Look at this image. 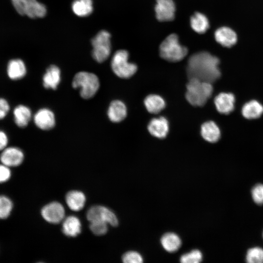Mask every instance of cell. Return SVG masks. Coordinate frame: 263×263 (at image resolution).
Wrapping results in <instances>:
<instances>
[{"label":"cell","instance_id":"cell-22","mask_svg":"<svg viewBox=\"0 0 263 263\" xmlns=\"http://www.w3.org/2000/svg\"><path fill=\"white\" fill-rule=\"evenodd\" d=\"M160 242L164 249L170 253L177 251L182 244L181 240L179 236L173 232L164 234L162 236Z\"/></svg>","mask_w":263,"mask_h":263},{"label":"cell","instance_id":"cell-35","mask_svg":"<svg viewBox=\"0 0 263 263\" xmlns=\"http://www.w3.org/2000/svg\"><path fill=\"white\" fill-rule=\"evenodd\" d=\"M10 106L7 100L0 97V119L4 118L8 113Z\"/></svg>","mask_w":263,"mask_h":263},{"label":"cell","instance_id":"cell-10","mask_svg":"<svg viewBox=\"0 0 263 263\" xmlns=\"http://www.w3.org/2000/svg\"><path fill=\"white\" fill-rule=\"evenodd\" d=\"M154 9L160 21H169L174 18L175 5L173 0H156Z\"/></svg>","mask_w":263,"mask_h":263},{"label":"cell","instance_id":"cell-27","mask_svg":"<svg viewBox=\"0 0 263 263\" xmlns=\"http://www.w3.org/2000/svg\"><path fill=\"white\" fill-rule=\"evenodd\" d=\"M73 12L77 16L85 17L93 11L92 0H75L72 4Z\"/></svg>","mask_w":263,"mask_h":263},{"label":"cell","instance_id":"cell-31","mask_svg":"<svg viewBox=\"0 0 263 263\" xmlns=\"http://www.w3.org/2000/svg\"><path fill=\"white\" fill-rule=\"evenodd\" d=\"M122 259L125 263H141L143 262V258L141 255L134 251L126 252L122 256Z\"/></svg>","mask_w":263,"mask_h":263},{"label":"cell","instance_id":"cell-29","mask_svg":"<svg viewBox=\"0 0 263 263\" xmlns=\"http://www.w3.org/2000/svg\"><path fill=\"white\" fill-rule=\"evenodd\" d=\"M203 255L198 249H194L182 255L180 261L182 263H199L202 261Z\"/></svg>","mask_w":263,"mask_h":263},{"label":"cell","instance_id":"cell-15","mask_svg":"<svg viewBox=\"0 0 263 263\" xmlns=\"http://www.w3.org/2000/svg\"><path fill=\"white\" fill-rule=\"evenodd\" d=\"M148 130L152 136L160 139L164 138L169 132V122L164 117L153 118L149 123Z\"/></svg>","mask_w":263,"mask_h":263},{"label":"cell","instance_id":"cell-30","mask_svg":"<svg viewBox=\"0 0 263 263\" xmlns=\"http://www.w3.org/2000/svg\"><path fill=\"white\" fill-rule=\"evenodd\" d=\"M13 208L11 200L5 196H0V219L7 218Z\"/></svg>","mask_w":263,"mask_h":263},{"label":"cell","instance_id":"cell-37","mask_svg":"<svg viewBox=\"0 0 263 263\" xmlns=\"http://www.w3.org/2000/svg\"></svg>","mask_w":263,"mask_h":263},{"label":"cell","instance_id":"cell-11","mask_svg":"<svg viewBox=\"0 0 263 263\" xmlns=\"http://www.w3.org/2000/svg\"><path fill=\"white\" fill-rule=\"evenodd\" d=\"M24 159L22 151L17 147H6L2 150L0 156L2 164L9 167H16L20 165Z\"/></svg>","mask_w":263,"mask_h":263},{"label":"cell","instance_id":"cell-20","mask_svg":"<svg viewBox=\"0 0 263 263\" xmlns=\"http://www.w3.org/2000/svg\"><path fill=\"white\" fill-rule=\"evenodd\" d=\"M65 200L68 206L71 209L74 211H79L84 207L86 198L83 192L77 190H73L67 193Z\"/></svg>","mask_w":263,"mask_h":263},{"label":"cell","instance_id":"cell-1","mask_svg":"<svg viewBox=\"0 0 263 263\" xmlns=\"http://www.w3.org/2000/svg\"><path fill=\"white\" fill-rule=\"evenodd\" d=\"M220 60L209 53H195L189 58L187 73L189 79L196 78L212 83L221 76Z\"/></svg>","mask_w":263,"mask_h":263},{"label":"cell","instance_id":"cell-3","mask_svg":"<svg viewBox=\"0 0 263 263\" xmlns=\"http://www.w3.org/2000/svg\"><path fill=\"white\" fill-rule=\"evenodd\" d=\"M72 86L75 89H80V95L84 99L93 97L100 87L98 77L94 74L81 71L74 76Z\"/></svg>","mask_w":263,"mask_h":263},{"label":"cell","instance_id":"cell-24","mask_svg":"<svg viewBox=\"0 0 263 263\" xmlns=\"http://www.w3.org/2000/svg\"><path fill=\"white\" fill-rule=\"evenodd\" d=\"M81 225L79 219L74 216L67 217L62 224V231L69 237H75L81 232Z\"/></svg>","mask_w":263,"mask_h":263},{"label":"cell","instance_id":"cell-26","mask_svg":"<svg viewBox=\"0 0 263 263\" xmlns=\"http://www.w3.org/2000/svg\"><path fill=\"white\" fill-rule=\"evenodd\" d=\"M192 29L199 34L205 33L209 28V21L207 17L202 13L196 12L190 18Z\"/></svg>","mask_w":263,"mask_h":263},{"label":"cell","instance_id":"cell-7","mask_svg":"<svg viewBox=\"0 0 263 263\" xmlns=\"http://www.w3.org/2000/svg\"><path fill=\"white\" fill-rule=\"evenodd\" d=\"M16 11L21 16L32 19L44 17L47 13L46 6L37 0H11Z\"/></svg>","mask_w":263,"mask_h":263},{"label":"cell","instance_id":"cell-2","mask_svg":"<svg viewBox=\"0 0 263 263\" xmlns=\"http://www.w3.org/2000/svg\"><path fill=\"white\" fill-rule=\"evenodd\" d=\"M212 92L213 87L211 83L190 78L187 85L186 98L192 105L201 107L206 103Z\"/></svg>","mask_w":263,"mask_h":263},{"label":"cell","instance_id":"cell-5","mask_svg":"<svg viewBox=\"0 0 263 263\" xmlns=\"http://www.w3.org/2000/svg\"><path fill=\"white\" fill-rule=\"evenodd\" d=\"M129 53L125 50L117 51L113 56L111 67L113 72L119 77L128 78L136 72L137 67L129 62Z\"/></svg>","mask_w":263,"mask_h":263},{"label":"cell","instance_id":"cell-19","mask_svg":"<svg viewBox=\"0 0 263 263\" xmlns=\"http://www.w3.org/2000/svg\"><path fill=\"white\" fill-rule=\"evenodd\" d=\"M201 133L205 140L210 143L217 142L221 136V132L218 126L212 121L205 122L202 124Z\"/></svg>","mask_w":263,"mask_h":263},{"label":"cell","instance_id":"cell-13","mask_svg":"<svg viewBox=\"0 0 263 263\" xmlns=\"http://www.w3.org/2000/svg\"><path fill=\"white\" fill-rule=\"evenodd\" d=\"M216 41L223 47L230 48L237 41L236 32L231 28L223 26L217 29L214 33Z\"/></svg>","mask_w":263,"mask_h":263},{"label":"cell","instance_id":"cell-9","mask_svg":"<svg viewBox=\"0 0 263 263\" xmlns=\"http://www.w3.org/2000/svg\"><path fill=\"white\" fill-rule=\"evenodd\" d=\"M41 213L46 221L52 224L59 223L65 216V210L63 206L56 202L45 206L42 208Z\"/></svg>","mask_w":263,"mask_h":263},{"label":"cell","instance_id":"cell-21","mask_svg":"<svg viewBox=\"0 0 263 263\" xmlns=\"http://www.w3.org/2000/svg\"><path fill=\"white\" fill-rule=\"evenodd\" d=\"M13 114L15 123L20 128L26 127L32 117L30 108L23 105H19L16 107Z\"/></svg>","mask_w":263,"mask_h":263},{"label":"cell","instance_id":"cell-34","mask_svg":"<svg viewBox=\"0 0 263 263\" xmlns=\"http://www.w3.org/2000/svg\"><path fill=\"white\" fill-rule=\"evenodd\" d=\"M9 167L2 164L0 165V183L8 181L11 177Z\"/></svg>","mask_w":263,"mask_h":263},{"label":"cell","instance_id":"cell-33","mask_svg":"<svg viewBox=\"0 0 263 263\" xmlns=\"http://www.w3.org/2000/svg\"><path fill=\"white\" fill-rule=\"evenodd\" d=\"M251 195L253 201L257 205H263V184H258L251 190Z\"/></svg>","mask_w":263,"mask_h":263},{"label":"cell","instance_id":"cell-12","mask_svg":"<svg viewBox=\"0 0 263 263\" xmlns=\"http://www.w3.org/2000/svg\"><path fill=\"white\" fill-rule=\"evenodd\" d=\"M35 124L42 130H49L54 127L56 118L54 113L48 108L39 109L34 116Z\"/></svg>","mask_w":263,"mask_h":263},{"label":"cell","instance_id":"cell-14","mask_svg":"<svg viewBox=\"0 0 263 263\" xmlns=\"http://www.w3.org/2000/svg\"><path fill=\"white\" fill-rule=\"evenodd\" d=\"M235 96L231 93H221L214 98V104L218 112L228 114L234 109Z\"/></svg>","mask_w":263,"mask_h":263},{"label":"cell","instance_id":"cell-17","mask_svg":"<svg viewBox=\"0 0 263 263\" xmlns=\"http://www.w3.org/2000/svg\"><path fill=\"white\" fill-rule=\"evenodd\" d=\"M127 114V108L121 101L115 100L110 104L107 115L109 119L113 122L118 123L124 120Z\"/></svg>","mask_w":263,"mask_h":263},{"label":"cell","instance_id":"cell-4","mask_svg":"<svg viewBox=\"0 0 263 263\" xmlns=\"http://www.w3.org/2000/svg\"><path fill=\"white\" fill-rule=\"evenodd\" d=\"M160 56L170 62H178L187 55L186 47L180 44L178 37L175 34L168 36L161 43L159 47Z\"/></svg>","mask_w":263,"mask_h":263},{"label":"cell","instance_id":"cell-32","mask_svg":"<svg viewBox=\"0 0 263 263\" xmlns=\"http://www.w3.org/2000/svg\"><path fill=\"white\" fill-rule=\"evenodd\" d=\"M107 223L102 221L91 222L90 228L94 234L102 235L107 232Z\"/></svg>","mask_w":263,"mask_h":263},{"label":"cell","instance_id":"cell-28","mask_svg":"<svg viewBox=\"0 0 263 263\" xmlns=\"http://www.w3.org/2000/svg\"><path fill=\"white\" fill-rule=\"evenodd\" d=\"M245 260L248 263H263V249L260 247L249 248L246 252Z\"/></svg>","mask_w":263,"mask_h":263},{"label":"cell","instance_id":"cell-16","mask_svg":"<svg viewBox=\"0 0 263 263\" xmlns=\"http://www.w3.org/2000/svg\"><path fill=\"white\" fill-rule=\"evenodd\" d=\"M61 81V71L55 65L50 66L42 77L43 85L48 89L56 90Z\"/></svg>","mask_w":263,"mask_h":263},{"label":"cell","instance_id":"cell-36","mask_svg":"<svg viewBox=\"0 0 263 263\" xmlns=\"http://www.w3.org/2000/svg\"><path fill=\"white\" fill-rule=\"evenodd\" d=\"M8 142L6 134L2 131L0 130V150H2L7 145Z\"/></svg>","mask_w":263,"mask_h":263},{"label":"cell","instance_id":"cell-8","mask_svg":"<svg viewBox=\"0 0 263 263\" xmlns=\"http://www.w3.org/2000/svg\"><path fill=\"white\" fill-rule=\"evenodd\" d=\"M86 217L90 223L102 221L113 226L118 224L115 214L109 208L101 206H94L90 207L87 212Z\"/></svg>","mask_w":263,"mask_h":263},{"label":"cell","instance_id":"cell-25","mask_svg":"<svg viewBox=\"0 0 263 263\" xmlns=\"http://www.w3.org/2000/svg\"><path fill=\"white\" fill-rule=\"evenodd\" d=\"M144 104L147 111L151 113H158L166 105L163 98L158 95L150 94L144 100Z\"/></svg>","mask_w":263,"mask_h":263},{"label":"cell","instance_id":"cell-6","mask_svg":"<svg viewBox=\"0 0 263 263\" xmlns=\"http://www.w3.org/2000/svg\"><path fill=\"white\" fill-rule=\"evenodd\" d=\"M110 38L111 35L109 32L106 30H101L92 39V56L97 62H104L110 56L111 51Z\"/></svg>","mask_w":263,"mask_h":263},{"label":"cell","instance_id":"cell-23","mask_svg":"<svg viewBox=\"0 0 263 263\" xmlns=\"http://www.w3.org/2000/svg\"><path fill=\"white\" fill-rule=\"evenodd\" d=\"M242 115L248 119H256L263 113V105L255 100L246 103L242 109Z\"/></svg>","mask_w":263,"mask_h":263},{"label":"cell","instance_id":"cell-18","mask_svg":"<svg viewBox=\"0 0 263 263\" xmlns=\"http://www.w3.org/2000/svg\"><path fill=\"white\" fill-rule=\"evenodd\" d=\"M7 73L8 77L12 80L22 78L26 73V67L24 62L19 58L10 60L7 65Z\"/></svg>","mask_w":263,"mask_h":263}]
</instances>
